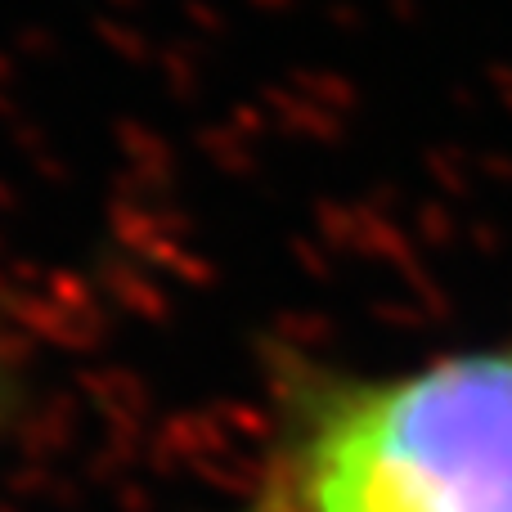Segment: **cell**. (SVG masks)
<instances>
[{"mask_svg": "<svg viewBox=\"0 0 512 512\" xmlns=\"http://www.w3.org/2000/svg\"><path fill=\"white\" fill-rule=\"evenodd\" d=\"M306 512H512V355L405 373L337 405L301 454Z\"/></svg>", "mask_w": 512, "mask_h": 512, "instance_id": "6da1fadb", "label": "cell"}]
</instances>
